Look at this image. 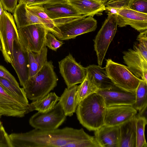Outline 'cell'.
<instances>
[{
	"mask_svg": "<svg viewBox=\"0 0 147 147\" xmlns=\"http://www.w3.org/2000/svg\"><path fill=\"white\" fill-rule=\"evenodd\" d=\"M9 136L12 147H100L94 136L83 128L34 129L25 133H12Z\"/></svg>",
	"mask_w": 147,
	"mask_h": 147,
	"instance_id": "obj_1",
	"label": "cell"
},
{
	"mask_svg": "<svg viewBox=\"0 0 147 147\" xmlns=\"http://www.w3.org/2000/svg\"><path fill=\"white\" fill-rule=\"evenodd\" d=\"M106 108L102 96L95 92L81 101L76 112L80 123L89 130L95 131L104 124Z\"/></svg>",
	"mask_w": 147,
	"mask_h": 147,
	"instance_id": "obj_2",
	"label": "cell"
},
{
	"mask_svg": "<svg viewBox=\"0 0 147 147\" xmlns=\"http://www.w3.org/2000/svg\"><path fill=\"white\" fill-rule=\"evenodd\" d=\"M58 80L53 63L47 61L35 75L29 78L23 87L27 98L34 101L49 93Z\"/></svg>",
	"mask_w": 147,
	"mask_h": 147,
	"instance_id": "obj_3",
	"label": "cell"
},
{
	"mask_svg": "<svg viewBox=\"0 0 147 147\" xmlns=\"http://www.w3.org/2000/svg\"><path fill=\"white\" fill-rule=\"evenodd\" d=\"M133 49L123 52V58L131 72L147 82V30L140 32Z\"/></svg>",
	"mask_w": 147,
	"mask_h": 147,
	"instance_id": "obj_4",
	"label": "cell"
},
{
	"mask_svg": "<svg viewBox=\"0 0 147 147\" xmlns=\"http://www.w3.org/2000/svg\"><path fill=\"white\" fill-rule=\"evenodd\" d=\"M19 42L27 52L39 53L45 45L48 30L40 24H32L18 29Z\"/></svg>",
	"mask_w": 147,
	"mask_h": 147,
	"instance_id": "obj_5",
	"label": "cell"
},
{
	"mask_svg": "<svg viewBox=\"0 0 147 147\" xmlns=\"http://www.w3.org/2000/svg\"><path fill=\"white\" fill-rule=\"evenodd\" d=\"M0 35L3 57L7 62L11 64L13 61V43L15 40H18V36L13 16L5 10L0 17Z\"/></svg>",
	"mask_w": 147,
	"mask_h": 147,
	"instance_id": "obj_6",
	"label": "cell"
},
{
	"mask_svg": "<svg viewBox=\"0 0 147 147\" xmlns=\"http://www.w3.org/2000/svg\"><path fill=\"white\" fill-rule=\"evenodd\" d=\"M108 16L94 40V50L98 65L101 67L109 46L116 32L117 15L108 13Z\"/></svg>",
	"mask_w": 147,
	"mask_h": 147,
	"instance_id": "obj_7",
	"label": "cell"
},
{
	"mask_svg": "<svg viewBox=\"0 0 147 147\" xmlns=\"http://www.w3.org/2000/svg\"><path fill=\"white\" fill-rule=\"evenodd\" d=\"M105 68L108 76L115 86L128 91H136L141 79L135 76L127 66L108 59Z\"/></svg>",
	"mask_w": 147,
	"mask_h": 147,
	"instance_id": "obj_8",
	"label": "cell"
},
{
	"mask_svg": "<svg viewBox=\"0 0 147 147\" xmlns=\"http://www.w3.org/2000/svg\"><path fill=\"white\" fill-rule=\"evenodd\" d=\"M66 116L59 102L52 109L46 112H38L30 118V125L34 129L53 130L58 128L66 120Z\"/></svg>",
	"mask_w": 147,
	"mask_h": 147,
	"instance_id": "obj_9",
	"label": "cell"
},
{
	"mask_svg": "<svg viewBox=\"0 0 147 147\" xmlns=\"http://www.w3.org/2000/svg\"><path fill=\"white\" fill-rule=\"evenodd\" d=\"M45 13L58 27L78 19L87 16L82 15L67 2L43 6Z\"/></svg>",
	"mask_w": 147,
	"mask_h": 147,
	"instance_id": "obj_10",
	"label": "cell"
},
{
	"mask_svg": "<svg viewBox=\"0 0 147 147\" xmlns=\"http://www.w3.org/2000/svg\"><path fill=\"white\" fill-rule=\"evenodd\" d=\"M59 66L67 87L81 83L86 77V67L77 62L70 53L59 62Z\"/></svg>",
	"mask_w": 147,
	"mask_h": 147,
	"instance_id": "obj_11",
	"label": "cell"
},
{
	"mask_svg": "<svg viewBox=\"0 0 147 147\" xmlns=\"http://www.w3.org/2000/svg\"><path fill=\"white\" fill-rule=\"evenodd\" d=\"M97 22L92 16L83 17L58 27L61 34L59 38L65 40L75 38L80 35L94 31Z\"/></svg>",
	"mask_w": 147,
	"mask_h": 147,
	"instance_id": "obj_12",
	"label": "cell"
},
{
	"mask_svg": "<svg viewBox=\"0 0 147 147\" xmlns=\"http://www.w3.org/2000/svg\"><path fill=\"white\" fill-rule=\"evenodd\" d=\"M96 92L102 96L107 107L121 105L133 106L135 104V91L126 90L115 85L106 88L98 89Z\"/></svg>",
	"mask_w": 147,
	"mask_h": 147,
	"instance_id": "obj_13",
	"label": "cell"
},
{
	"mask_svg": "<svg viewBox=\"0 0 147 147\" xmlns=\"http://www.w3.org/2000/svg\"><path fill=\"white\" fill-rule=\"evenodd\" d=\"M29 109V105H26L13 97L0 84V117H22L30 112Z\"/></svg>",
	"mask_w": 147,
	"mask_h": 147,
	"instance_id": "obj_14",
	"label": "cell"
},
{
	"mask_svg": "<svg viewBox=\"0 0 147 147\" xmlns=\"http://www.w3.org/2000/svg\"><path fill=\"white\" fill-rule=\"evenodd\" d=\"M137 111L133 105H121L107 107L104 124L117 126L135 116Z\"/></svg>",
	"mask_w": 147,
	"mask_h": 147,
	"instance_id": "obj_15",
	"label": "cell"
},
{
	"mask_svg": "<svg viewBox=\"0 0 147 147\" xmlns=\"http://www.w3.org/2000/svg\"><path fill=\"white\" fill-rule=\"evenodd\" d=\"M117 16V25L119 27L129 25L140 32L147 30V14L129 9H123L118 11Z\"/></svg>",
	"mask_w": 147,
	"mask_h": 147,
	"instance_id": "obj_16",
	"label": "cell"
},
{
	"mask_svg": "<svg viewBox=\"0 0 147 147\" xmlns=\"http://www.w3.org/2000/svg\"><path fill=\"white\" fill-rule=\"evenodd\" d=\"M13 55V61L11 64L17 74L21 86L23 87L29 78L28 54L22 48L18 40L14 42Z\"/></svg>",
	"mask_w": 147,
	"mask_h": 147,
	"instance_id": "obj_17",
	"label": "cell"
},
{
	"mask_svg": "<svg viewBox=\"0 0 147 147\" xmlns=\"http://www.w3.org/2000/svg\"><path fill=\"white\" fill-rule=\"evenodd\" d=\"M95 138L100 147H120L119 125H103L95 131Z\"/></svg>",
	"mask_w": 147,
	"mask_h": 147,
	"instance_id": "obj_18",
	"label": "cell"
},
{
	"mask_svg": "<svg viewBox=\"0 0 147 147\" xmlns=\"http://www.w3.org/2000/svg\"><path fill=\"white\" fill-rule=\"evenodd\" d=\"M86 68L87 77L98 89L109 88L115 85L108 76L105 67L93 64Z\"/></svg>",
	"mask_w": 147,
	"mask_h": 147,
	"instance_id": "obj_19",
	"label": "cell"
},
{
	"mask_svg": "<svg viewBox=\"0 0 147 147\" xmlns=\"http://www.w3.org/2000/svg\"><path fill=\"white\" fill-rule=\"evenodd\" d=\"M69 4L82 15L93 17L105 10L104 5L95 0H67Z\"/></svg>",
	"mask_w": 147,
	"mask_h": 147,
	"instance_id": "obj_20",
	"label": "cell"
},
{
	"mask_svg": "<svg viewBox=\"0 0 147 147\" xmlns=\"http://www.w3.org/2000/svg\"><path fill=\"white\" fill-rule=\"evenodd\" d=\"M136 115L119 125L120 147H136Z\"/></svg>",
	"mask_w": 147,
	"mask_h": 147,
	"instance_id": "obj_21",
	"label": "cell"
},
{
	"mask_svg": "<svg viewBox=\"0 0 147 147\" xmlns=\"http://www.w3.org/2000/svg\"><path fill=\"white\" fill-rule=\"evenodd\" d=\"M26 5L18 4L13 13L17 29L34 24H40L45 27L39 18L27 9Z\"/></svg>",
	"mask_w": 147,
	"mask_h": 147,
	"instance_id": "obj_22",
	"label": "cell"
},
{
	"mask_svg": "<svg viewBox=\"0 0 147 147\" xmlns=\"http://www.w3.org/2000/svg\"><path fill=\"white\" fill-rule=\"evenodd\" d=\"M76 85L65 89L59 102L66 116H71L76 111L78 105L76 101Z\"/></svg>",
	"mask_w": 147,
	"mask_h": 147,
	"instance_id": "obj_23",
	"label": "cell"
},
{
	"mask_svg": "<svg viewBox=\"0 0 147 147\" xmlns=\"http://www.w3.org/2000/svg\"><path fill=\"white\" fill-rule=\"evenodd\" d=\"M47 51L45 45L39 53L28 52L29 78L37 74L47 62Z\"/></svg>",
	"mask_w": 147,
	"mask_h": 147,
	"instance_id": "obj_24",
	"label": "cell"
},
{
	"mask_svg": "<svg viewBox=\"0 0 147 147\" xmlns=\"http://www.w3.org/2000/svg\"><path fill=\"white\" fill-rule=\"evenodd\" d=\"M26 7L28 9L39 18L49 32L51 33L58 39L61 37V34L59 28L45 13L43 6L26 5Z\"/></svg>",
	"mask_w": 147,
	"mask_h": 147,
	"instance_id": "obj_25",
	"label": "cell"
},
{
	"mask_svg": "<svg viewBox=\"0 0 147 147\" xmlns=\"http://www.w3.org/2000/svg\"><path fill=\"white\" fill-rule=\"evenodd\" d=\"M59 97L55 92H50L43 97L32 101L29 104L31 112L36 110L40 112H46L52 109L59 100Z\"/></svg>",
	"mask_w": 147,
	"mask_h": 147,
	"instance_id": "obj_26",
	"label": "cell"
},
{
	"mask_svg": "<svg viewBox=\"0 0 147 147\" xmlns=\"http://www.w3.org/2000/svg\"><path fill=\"white\" fill-rule=\"evenodd\" d=\"M0 84L10 95L26 105H29L23 88L16 86L8 80L0 77Z\"/></svg>",
	"mask_w": 147,
	"mask_h": 147,
	"instance_id": "obj_27",
	"label": "cell"
},
{
	"mask_svg": "<svg viewBox=\"0 0 147 147\" xmlns=\"http://www.w3.org/2000/svg\"><path fill=\"white\" fill-rule=\"evenodd\" d=\"M78 86L76 91V101L78 104L90 95L96 92L98 89L88 79L86 76L83 81Z\"/></svg>",
	"mask_w": 147,
	"mask_h": 147,
	"instance_id": "obj_28",
	"label": "cell"
},
{
	"mask_svg": "<svg viewBox=\"0 0 147 147\" xmlns=\"http://www.w3.org/2000/svg\"><path fill=\"white\" fill-rule=\"evenodd\" d=\"M135 93V101L133 106L139 112L147 106V82L141 79Z\"/></svg>",
	"mask_w": 147,
	"mask_h": 147,
	"instance_id": "obj_29",
	"label": "cell"
},
{
	"mask_svg": "<svg viewBox=\"0 0 147 147\" xmlns=\"http://www.w3.org/2000/svg\"><path fill=\"white\" fill-rule=\"evenodd\" d=\"M136 147H147L145 134V128L147 123L146 118L136 115Z\"/></svg>",
	"mask_w": 147,
	"mask_h": 147,
	"instance_id": "obj_30",
	"label": "cell"
},
{
	"mask_svg": "<svg viewBox=\"0 0 147 147\" xmlns=\"http://www.w3.org/2000/svg\"><path fill=\"white\" fill-rule=\"evenodd\" d=\"M131 0H108L104 4L105 11L107 13L117 15L121 9H128Z\"/></svg>",
	"mask_w": 147,
	"mask_h": 147,
	"instance_id": "obj_31",
	"label": "cell"
},
{
	"mask_svg": "<svg viewBox=\"0 0 147 147\" xmlns=\"http://www.w3.org/2000/svg\"><path fill=\"white\" fill-rule=\"evenodd\" d=\"M128 9L147 14V0H131Z\"/></svg>",
	"mask_w": 147,
	"mask_h": 147,
	"instance_id": "obj_32",
	"label": "cell"
},
{
	"mask_svg": "<svg viewBox=\"0 0 147 147\" xmlns=\"http://www.w3.org/2000/svg\"><path fill=\"white\" fill-rule=\"evenodd\" d=\"M45 44L50 49L56 51L63 43L62 41L57 40L53 34L48 32L46 36Z\"/></svg>",
	"mask_w": 147,
	"mask_h": 147,
	"instance_id": "obj_33",
	"label": "cell"
},
{
	"mask_svg": "<svg viewBox=\"0 0 147 147\" xmlns=\"http://www.w3.org/2000/svg\"><path fill=\"white\" fill-rule=\"evenodd\" d=\"M0 147H12L9 135L2 124L0 125Z\"/></svg>",
	"mask_w": 147,
	"mask_h": 147,
	"instance_id": "obj_34",
	"label": "cell"
},
{
	"mask_svg": "<svg viewBox=\"0 0 147 147\" xmlns=\"http://www.w3.org/2000/svg\"><path fill=\"white\" fill-rule=\"evenodd\" d=\"M4 10L13 13L18 5V0H0Z\"/></svg>",
	"mask_w": 147,
	"mask_h": 147,
	"instance_id": "obj_35",
	"label": "cell"
},
{
	"mask_svg": "<svg viewBox=\"0 0 147 147\" xmlns=\"http://www.w3.org/2000/svg\"><path fill=\"white\" fill-rule=\"evenodd\" d=\"M0 77L4 78L13 84L19 86V84L14 77L3 66L0 65Z\"/></svg>",
	"mask_w": 147,
	"mask_h": 147,
	"instance_id": "obj_36",
	"label": "cell"
},
{
	"mask_svg": "<svg viewBox=\"0 0 147 147\" xmlns=\"http://www.w3.org/2000/svg\"><path fill=\"white\" fill-rule=\"evenodd\" d=\"M67 2V0H35L32 3L27 5H53L64 3Z\"/></svg>",
	"mask_w": 147,
	"mask_h": 147,
	"instance_id": "obj_37",
	"label": "cell"
},
{
	"mask_svg": "<svg viewBox=\"0 0 147 147\" xmlns=\"http://www.w3.org/2000/svg\"><path fill=\"white\" fill-rule=\"evenodd\" d=\"M35 0H18L19 4H24L26 5L33 3Z\"/></svg>",
	"mask_w": 147,
	"mask_h": 147,
	"instance_id": "obj_38",
	"label": "cell"
},
{
	"mask_svg": "<svg viewBox=\"0 0 147 147\" xmlns=\"http://www.w3.org/2000/svg\"><path fill=\"white\" fill-rule=\"evenodd\" d=\"M4 10L3 9L2 7L1 2L0 0V17L3 11Z\"/></svg>",
	"mask_w": 147,
	"mask_h": 147,
	"instance_id": "obj_39",
	"label": "cell"
},
{
	"mask_svg": "<svg viewBox=\"0 0 147 147\" xmlns=\"http://www.w3.org/2000/svg\"><path fill=\"white\" fill-rule=\"evenodd\" d=\"M97 1H98L104 5L107 2L108 0H95Z\"/></svg>",
	"mask_w": 147,
	"mask_h": 147,
	"instance_id": "obj_40",
	"label": "cell"
},
{
	"mask_svg": "<svg viewBox=\"0 0 147 147\" xmlns=\"http://www.w3.org/2000/svg\"><path fill=\"white\" fill-rule=\"evenodd\" d=\"M2 48V43L1 39V36L0 35V50L1 51Z\"/></svg>",
	"mask_w": 147,
	"mask_h": 147,
	"instance_id": "obj_41",
	"label": "cell"
},
{
	"mask_svg": "<svg viewBox=\"0 0 147 147\" xmlns=\"http://www.w3.org/2000/svg\"><path fill=\"white\" fill-rule=\"evenodd\" d=\"M2 124V123L1 122V121H0V125H1V124Z\"/></svg>",
	"mask_w": 147,
	"mask_h": 147,
	"instance_id": "obj_42",
	"label": "cell"
}]
</instances>
